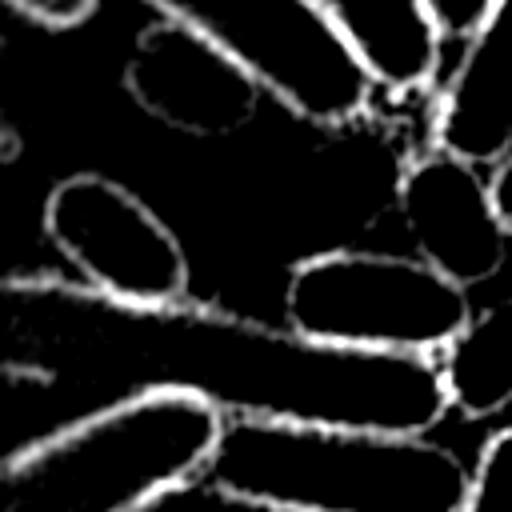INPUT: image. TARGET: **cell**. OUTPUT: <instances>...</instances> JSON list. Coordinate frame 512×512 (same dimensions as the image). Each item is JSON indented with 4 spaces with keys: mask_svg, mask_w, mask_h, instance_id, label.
Masks as SVG:
<instances>
[{
    "mask_svg": "<svg viewBox=\"0 0 512 512\" xmlns=\"http://www.w3.org/2000/svg\"><path fill=\"white\" fill-rule=\"evenodd\" d=\"M204 480L300 512H460L472 472L416 432L228 420Z\"/></svg>",
    "mask_w": 512,
    "mask_h": 512,
    "instance_id": "cell-2",
    "label": "cell"
},
{
    "mask_svg": "<svg viewBox=\"0 0 512 512\" xmlns=\"http://www.w3.org/2000/svg\"><path fill=\"white\" fill-rule=\"evenodd\" d=\"M4 376L100 404L180 392L228 420L340 424L428 436L452 392L440 356H380L304 340L212 304H116L88 284L12 276L0 288Z\"/></svg>",
    "mask_w": 512,
    "mask_h": 512,
    "instance_id": "cell-1",
    "label": "cell"
},
{
    "mask_svg": "<svg viewBox=\"0 0 512 512\" xmlns=\"http://www.w3.org/2000/svg\"><path fill=\"white\" fill-rule=\"evenodd\" d=\"M16 16H24V20H32V24H40V28H76V24H84L92 12H96V4L100 0H4Z\"/></svg>",
    "mask_w": 512,
    "mask_h": 512,
    "instance_id": "cell-14",
    "label": "cell"
},
{
    "mask_svg": "<svg viewBox=\"0 0 512 512\" xmlns=\"http://www.w3.org/2000/svg\"><path fill=\"white\" fill-rule=\"evenodd\" d=\"M232 60L296 116L336 128L376 92L372 72L316 0H148Z\"/></svg>",
    "mask_w": 512,
    "mask_h": 512,
    "instance_id": "cell-5",
    "label": "cell"
},
{
    "mask_svg": "<svg viewBox=\"0 0 512 512\" xmlns=\"http://www.w3.org/2000/svg\"><path fill=\"white\" fill-rule=\"evenodd\" d=\"M124 88L152 120L204 140L240 132L264 96L240 60L176 20H156L136 36Z\"/></svg>",
    "mask_w": 512,
    "mask_h": 512,
    "instance_id": "cell-7",
    "label": "cell"
},
{
    "mask_svg": "<svg viewBox=\"0 0 512 512\" xmlns=\"http://www.w3.org/2000/svg\"><path fill=\"white\" fill-rule=\"evenodd\" d=\"M432 144L476 168L512 156V0H496L436 104Z\"/></svg>",
    "mask_w": 512,
    "mask_h": 512,
    "instance_id": "cell-9",
    "label": "cell"
},
{
    "mask_svg": "<svg viewBox=\"0 0 512 512\" xmlns=\"http://www.w3.org/2000/svg\"><path fill=\"white\" fill-rule=\"evenodd\" d=\"M228 416L180 392H140L16 448L0 476V512H144L200 480Z\"/></svg>",
    "mask_w": 512,
    "mask_h": 512,
    "instance_id": "cell-3",
    "label": "cell"
},
{
    "mask_svg": "<svg viewBox=\"0 0 512 512\" xmlns=\"http://www.w3.org/2000/svg\"><path fill=\"white\" fill-rule=\"evenodd\" d=\"M460 512H512V424L484 440Z\"/></svg>",
    "mask_w": 512,
    "mask_h": 512,
    "instance_id": "cell-12",
    "label": "cell"
},
{
    "mask_svg": "<svg viewBox=\"0 0 512 512\" xmlns=\"http://www.w3.org/2000/svg\"><path fill=\"white\" fill-rule=\"evenodd\" d=\"M144 512H300V508H280V504H268V500H252V496H240V492L220 488V484L200 476V480H188V484L172 488L168 496H160Z\"/></svg>",
    "mask_w": 512,
    "mask_h": 512,
    "instance_id": "cell-13",
    "label": "cell"
},
{
    "mask_svg": "<svg viewBox=\"0 0 512 512\" xmlns=\"http://www.w3.org/2000/svg\"><path fill=\"white\" fill-rule=\"evenodd\" d=\"M492 196H496V208H500L504 228L512 232V156L496 164V172H492Z\"/></svg>",
    "mask_w": 512,
    "mask_h": 512,
    "instance_id": "cell-16",
    "label": "cell"
},
{
    "mask_svg": "<svg viewBox=\"0 0 512 512\" xmlns=\"http://www.w3.org/2000/svg\"><path fill=\"white\" fill-rule=\"evenodd\" d=\"M424 4H428L432 20H436L440 36L444 40H460V36H472L484 24V16L492 12L496 0H424Z\"/></svg>",
    "mask_w": 512,
    "mask_h": 512,
    "instance_id": "cell-15",
    "label": "cell"
},
{
    "mask_svg": "<svg viewBox=\"0 0 512 512\" xmlns=\"http://www.w3.org/2000/svg\"><path fill=\"white\" fill-rule=\"evenodd\" d=\"M284 320L316 344L380 356H448L476 320L468 288L388 252H312L292 264Z\"/></svg>",
    "mask_w": 512,
    "mask_h": 512,
    "instance_id": "cell-4",
    "label": "cell"
},
{
    "mask_svg": "<svg viewBox=\"0 0 512 512\" xmlns=\"http://www.w3.org/2000/svg\"><path fill=\"white\" fill-rule=\"evenodd\" d=\"M44 236L80 272V284L116 304L188 300L192 268L176 232L112 176H64L44 200Z\"/></svg>",
    "mask_w": 512,
    "mask_h": 512,
    "instance_id": "cell-6",
    "label": "cell"
},
{
    "mask_svg": "<svg viewBox=\"0 0 512 512\" xmlns=\"http://www.w3.org/2000/svg\"><path fill=\"white\" fill-rule=\"evenodd\" d=\"M396 204L416 256L460 288H476L504 268L512 232L500 220L492 176H480L476 164L432 148L404 168Z\"/></svg>",
    "mask_w": 512,
    "mask_h": 512,
    "instance_id": "cell-8",
    "label": "cell"
},
{
    "mask_svg": "<svg viewBox=\"0 0 512 512\" xmlns=\"http://www.w3.org/2000/svg\"><path fill=\"white\" fill-rule=\"evenodd\" d=\"M352 52L372 72L376 88L416 92L440 68L444 36L424 0H316Z\"/></svg>",
    "mask_w": 512,
    "mask_h": 512,
    "instance_id": "cell-10",
    "label": "cell"
},
{
    "mask_svg": "<svg viewBox=\"0 0 512 512\" xmlns=\"http://www.w3.org/2000/svg\"><path fill=\"white\" fill-rule=\"evenodd\" d=\"M452 408L468 420L512 404V292L476 312L464 340L444 356Z\"/></svg>",
    "mask_w": 512,
    "mask_h": 512,
    "instance_id": "cell-11",
    "label": "cell"
}]
</instances>
